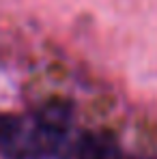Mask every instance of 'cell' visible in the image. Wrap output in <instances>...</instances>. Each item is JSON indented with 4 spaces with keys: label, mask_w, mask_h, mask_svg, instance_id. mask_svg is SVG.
I'll list each match as a JSON object with an SVG mask.
<instances>
[{
    "label": "cell",
    "mask_w": 157,
    "mask_h": 159,
    "mask_svg": "<svg viewBox=\"0 0 157 159\" xmlns=\"http://www.w3.org/2000/svg\"><path fill=\"white\" fill-rule=\"evenodd\" d=\"M69 120H71V107L65 103H52V106H45L37 114L35 123H39L45 129H52V131L67 133Z\"/></svg>",
    "instance_id": "cell-1"
}]
</instances>
